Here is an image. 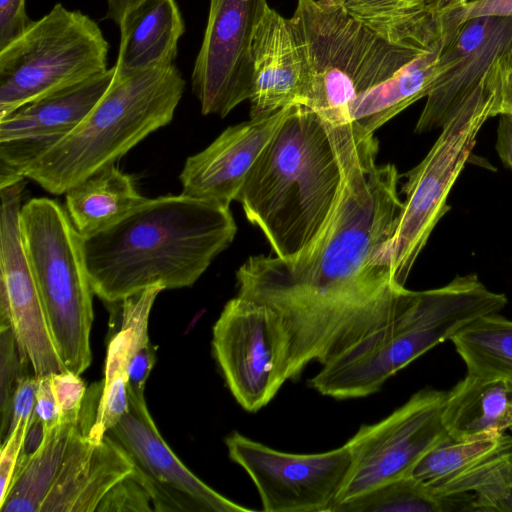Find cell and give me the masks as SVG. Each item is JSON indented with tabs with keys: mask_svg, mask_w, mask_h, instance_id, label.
Listing matches in <instances>:
<instances>
[{
	"mask_svg": "<svg viewBox=\"0 0 512 512\" xmlns=\"http://www.w3.org/2000/svg\"><path fill=\"white\" fill-rule=\"evenodd\" d=\"M467 368L478 377H512V320L485 315L451 339Z\"/></svg>",
	"mask_w": 512,
	"mask_h": 512,
	"instance_id": "28",
	"label": "cell"
},
{
	"mask_svg": "<svg viewBox=\"0 0 512 512\" xmlns=\"http://www.w3.org/2000/svg\"><path fill=\"white\" fill-rule=\"evenodd\" d=\"M212 350L231 394L248 412L265 407L287 381V343L278 315L237 295L212 329Z\"/></svg>",
	"mask_w": 512,
	"mask_h": 512,
	"instance_id": "12",
	"label": "cell"
},
{
	"mask_svg": "<svg viewBox=\"0 0 512 512\" xmlns=\"http://www.w3.org/2000/svg\"><path fill=\"white\" fill-rule=\"evenodd\" d=\"M150 494L136 473L122 479L103 497L97 512L153 511Z\"/></svg>",
	"mask_w": 512,
	"mask_h": 512,
	"instance_id": "32",
	"label": "cell"
},
{
	"mask_svg": "<svg viewBox=\"0 0 512 512\" xmlns=\"http://www.w3.org/2000/svg\"><path fill=\"white\" fill-rule=\"evenodd\" d=\"M65 195L67 213L83 237L114 225L148 199L115 164L99 169Z\"/></svg>",
	"mask_w": 512,
	"mask_h": 512,
	"instance_id": "26",
	"label": "cell"
},
{
	"mask_svg": "<svg viewBox=\"0 0 512 512\" xmlns=\"http://www.w3.org/2000/svg\"><path fill=\"white\" fill-rule=\"evenodd\" d=\"M156 354L150 342L138 346L132 354L128 366V391L144 396L146 381L155 364Z\"/></svg>",
	"mask_w": 512,
	"mask_h": 512,
	"instance_id": "35",
	"label": "cell"
},
{
	"mask_svg": "<svg viewBox=\"0 0 512 512\" xmlns=\"http://www.w3.org/2000/svg\"><path fill=\"white\" fill-rule=\"evenodd\" d=\"M24 251L48 326L67 370L81 375L91 364L92 295L83 236L67 210L49 198H33L20 210Z\"/></svg>",
	"mask_w": 512,
	"mask_h": 512,
	"instance_id": "8",
	"label": "cell"
},
{
	"mask_svg": "<svg viewBox=\"0 0 512 512\" xmlns=\"http://www.w3.org/2000/svg\"><path fill=\"white\" fill-rule=\"evenodd\" d=\"M115 69L133 72L175 65L185 24L176 0H141L118 25Z\"/></svg>",
	"mask_w": 512,
	"mask_h": 512,
	"instance_id": "23",
	"label": "cell"
},
{
	"mask_svg": "<svg viewBox=\"0 0 512 512\" xmlns=\"http://www.w3.org/2000/svg\"><path fill=\"white\" fill-rule=\"evenodd\" d=\"M24 179L0 185V313L8 314L35 376L67 371L44 313L24 251L19 215Z\"/></svg>",
	"mask_w": 512,
	"mask_h": 512,
	"instance_id": "17",
	"label": "cell"
},
{
	"mask_svg": "<svg viewBox=\"0 0 512 512\" xmlns=\"http://www.w3.org/2000/svg\"><path fill=\"white\" fill-rule=\"evenodd\" d=\"M427 486L439 497L468 495L472 511L512 512V447Z\"/></svg>",
	"mask_w": 512,
	"mask_h": 512,
	"instance_id": "27",
	"label": "cell"
},
{
	"mask_svg": "<svg viewBox=\"0 0 512 512\" xmlns=\"http://www.w3.org/2000/svg\"><path fill=\"white\" fill-rule=\"evenodd\" d=\"M236 232L230 207L182 193L147 199L114 225L83 237L92 290L113 304L153 286L190 287Z\"/></svg>",
	"mask_w": 512,
	"mask_h": 512,
	"instance_id": "2",
	"label": "cell"
},
{
	"mask_svg": "<svg viewBox=\"0 0 512 512\" xmlns=\"http://www.w3.org/2000/svg\"><path fill=\"white\" fill-rule=\"evenodd\" d=\"M31 374H34L31 361L16 336L10 317L0 315L1 443L10 426L15 392L20 381Z\"/></svg>",
	"mask_w": 512,
	"mask_h": 512,
	"instance_id": "31",
	"label": "cell"
},
{
	"mask_svg": "<svg viewBox=\"0 0 512 512\" xmlns=\"http://www.w3.org/2000/svg\"><path fill=\"white\" fill-rule=\"evenodd\" d=\"M114 74L113 66L1 118L0 177L22 176L28 165L76 128L108 90Z\"/></svg>",
	"mask_w": 512,
	"mask_h": 512,
	"instance_id": "18",
	"label": "cell"
},
{
	"mask_svg": "<svg viewBox=\"0 0 512 512\" xmlns=\"http://www.w3.org/2000/svg\"><path fill=\"white\" fill-rule=\"evenodd\" d=\"M31 22L26 0H0V49L23 33Z\"/></svg>",
	"mask_w": 512,
	"mask_h": 512,
	"instance_id": "34",
	"label": "cell"
},
{
	"mask_svg": "<svg viewBox=\"0 0 512 512\" xmlns=\"http://www.w3.org/2000/svg\"><path fill=\"white\" fill-rule=\"evenodd\" d=\"M266 0H210L207 24L191 75L203 115L225 117L248 100L252 44Z\"/></svg>",
	"mask_w": 512,
	"mask_h": 512,
	"instance_id": "14",
	"label": "cell"
},
{
	"mask_svg": "<svg viewBox=\"0 0 512 512\" xmlns=\"http://www.w3.org/2000/svg\"><path fill=\"white\" fill-rule=\"evenodd\" d=\"M225 443L231 460L255 484L265 512H333L352 466L346 444L322 453L295 454L238 432Z\"/></svg>",
	"mask_w": 512,
	"mask_h": 512,
	"instance_id": "13",
	"label": "cell"
},
{
	"mask_svg": "<svg viewBox=\"0 0 512 512\" xmlns=\"http://www.w3.org/2000/svg\"><path fill=\"white\" fill-rule=\"evenodd\" d=\"M313 2H316V3H319V2H322V1H325V0H312Z\"/></svg>",
	"mask_w": 512,
	"mask_h": 512,
	"instance_id": "41",
	"label": "cell"
},
{
	"mask_svg": "<svg viewBox=\"0 0 512 512\" xmlns=\"http://www.w3.org/2000/svg\"><path fill=\"white\" fill-rule=\"evenodd\" d=\"M307 81L305 49L293 20L268 6L252 44L250 118L301 105Z\"/></svg>",
	"mask_w": 512,
	"mask_h": 512,
	"instance_id": "20",
	"label": "cell"
},
{
	"mask_svg": "<svg viewBox=\"0 0 512 512\" xmlns=\"http://www.w3.org/2000/svg\"><path fill=\"white\" fill-rule=\"evenodd\" d=\"M35 414L43 427L53 426L59 419V409L52 391L50 375L38 377Z\"/></svg>",
	"mask_w": 512,
	"mask_h": 512,
	"instance_id": "36",
	"label": "cell"
},
{
	"mask_svg": "<svg viewBox=\"0 0 512 512\" xmlns=\"http://www.w3.org/2000/svg\"><path fill=\"white\" fill-rule=\"evenodd\" d=\"M506 304L505 294L491 291L475 274L458 275L434 289L409 290L387 325L323 365L309 385L335 399L376 393L418 357Z\"/></svg>",
	"mask_w": 512,
	"mask_h": 512,
	"instance_id": "5",
	"label": "cell"
},
{
	"mask_svg": "<svg viewBox=\"0 0 512 512\" xmlns=\"http://www.w3.org/2000/svg\"><path fill=\"white\" fill-rule=\"evenodd\" d=\"M52 391L60 415H79L86 397V386L77 375L69 370L50 375Z\"/></svg>",
	"mask_w": 512,
	"mask_h": 512,
	"instance_id": "33",
	"label": "cell"
},
{
	"mask_svg": "<svg viewBox=\"0 0 512 512\" xmlns=\"http://www.w3.org/2000/svg\"><path fill=\"white\" fill-rule=\"evenodd\" d=\"M452 497H439L412 476L378 486L337 504L333 512H442L457 509Z\"/></svg>",
	"mask_w": 512,
	"mask_h": 512,
	"instance_id": "30",
	"label": "cell"
},
{
	"mask_svg": "<svg viewBox=\"0 0 512 512\" xmlns=\"http://www.w3.org/2000/svg\"><path fill=\"white\" fill-rule=\"evenodd\" d=\"M109 44L90 16L61 3L0 49V119L108 69Z\"/></svg>",
	"mask_w": 512,
	"mask_h": 512,
	"instance_id": "9",
	"label": "cell"
},
{
	"mask_svg": "<svg viewBox=\"0 0 512 512\" xmlns=\"http://www.w3.org/2000/svg\"><path fill=\"white\" fill-rule=\"evenodd\" d=\"M291 19L308 63L301 105L321 119L338 154L349 155L374 138L363 139L352 127L356 104L437 39L424 47L392 44L350 17L337 0H298Z\"/></svg>",
	"mask_w": 512,
	"mask_h": 512,
	"instance_id": "4",
	"label": "cell"
},
{
	"mask_svg": "<svg viewBox=\"0 0 512 512\" xmlns=\"http://www.w3.org/2000/svg\"><path fill=\"white\" fill-rule=\"evenodd\" d=\"M129 408L105 435L129 455L134 472L148 490L153 511L249 512L221 495L173 453L159 433L145 396L128 391Z\"/></svg>",
	"mask_w": 512,
	"mask_h": 512,
	"instance_id": "15",
	"label": "cell"
},
{
	"mask_svg": "<svg viewBox=\"0 0 512 512\" xmlns=\"http://www.w3.org/2000/svg\"><path fill=\"white\" fill-rule=\"evenodd\" d=\"M498 92L473 98L441 127L424 159L408 173L405 198L380 265L393 282H405L436 224L449 211L448 195L469 159L486 120L492 117Z\"/></svg>",
	"mask_w": 512,
	"mask_h": 512,
	"instance_id": "10",
	"label": "cell"
},
{
	"mask_svg": "<svg viewBox=\"0 0 512 512\" xmlns=\"http://www.w3.org/2000/svg\"><path fill=\"white\" fill-rule=\"evenodd\" d=\"M446 400L447 391L425 388L381 421L362 425L345 443L352 466L337 504L411 476L419 460L450 435L443 419Z\"/></svg>",
	"mask_w": 512,
	"mask_h": 512,
	"instance_id": "11",
	"label": "cell"
},
{
	"mask_svg": "<svg viewBox=\"0 0 512 512\" xmlns=\"http://www.w3.org/2000/svg\"><path fill=\"white\" fill-rule=\"evenodd\" d=\"M293 106L230 126L204 150L188 157L179 176L181 193L230 207L249 171Z\"/></svg>",
	"mask_w": 512,
	"mask_h": 512,
	"instance_id": "19",
	"label": "cell"
},
{
	"mask_svg": "<svg viewBox=\"0 0 512 512\" xmlns=\"http://www.w3.org/2000/svg\"><path fill=\"white\" fill-rule=\"evenodd\" d=\"M512 447L506 432L489 430L471 436L449 435L430 449L416 464L411 476L426 485L449 479L491 456Z\"/></svg>",
	"mask_w": 512,
	"mask_h": 512,
	"instance_id": "29",
	"label": "cell"
},
{
	"mask_svg": "<svg viewBox=\"0 0 512 512\" xmlns=\"http://www.w3.org/2000/svg\"><path fill=\"white\" fill-rule=\"evenodd\" d=\"M462 22L459 11L456 19L439 39L398 75L356 104L351 113V125L362 138L374 137L378 128L416 101L427 97L440 73L441 54L458 32Z\"/></svg>",
	"mask_w": 512,
	"mask_h": 512,
	"instance_id": "24",
	"label": "cell"
},
{
	"mask_svg": "<svg viewBox=\"0 0 512 512\" xmlns=\"http://www.w3.org/2000/svg\"><path fill=\"white\" fill-rule=\"evenodd\" d=\"M378 145L341 162L344 182L318 240L292 259L256 255L236 273L239 296L270 307L287 343V378L321 366L387 325L402 285L381 267L402 209L395 165L376 164Z\"/></svg>",
	"mask_w": 512,
	"mask_h": 512,
	"instance_id": "1",
	"label": "cell"
},
{
	"mask_svg": "<svg viewBox=\"0 0 512 512\" xmlns=\"http://www.w3.org/2000/svg\"><path fill=\"white\" fill-rule=\"evenodd\" d=\"M353 19L385 39L424 47L438 39L465 0H337Z\"/></svg>",
	"mask_w": 512,
	"mask_h": 512,
	"instance_id": "21",
	"label": "cell"
},
{
	"mask_svg": "<svg viewBox=\"0 0 512 512\" xmlns=\"http://www.w3.org/2000/svg\"><path fill=\"white\" fill-rule=\"evenodd\" d=\"M344 167L315 112L294 105L237 196L275 256L292 259L318 240L337 207Z\"/></svg>",
	"mask_w": 512,
	"mask_h": 512,
	"instance_id": "3",
	"label": "cell"
},
{
	"mask_svg": "<svg viewBox=\"0 0 512 512\" xmlns=\"http://www.w3.org/2000/svg\"><path fill=\"white\" fill-rule=\"evenodd\" d=\"M501 114H512V47L499 61L498 97L492 117Z\"/></svg>",
	"mask_w": 512,
	"mask_h": 512,
	"instance_id": "37",
	"label": "cell"
},
{
	"mask_svg": "<svg viewBox=\"0 0 512 512\" xmlns=\"http://www.w3.org/2000/svg\"><path fill=\"white\" fill-rule=\"evenodd\" d=\"M460 14L463 22L478 17H512V0H466Z\"/></svg>",
	"mask_w": 512,
	"mask_h": 512,
	"instance_id": "38",
	"label": "cell"
},
{
	"mask_svg": "<svg viewBox=\"0 0 512 512\" xmlns=\"http://www.w3.org/2000/svg\"><path fill=\"white\" fill-rule=\"evenodd\" d=\"M141 0H107L106 18L120 24L124 15Z\"/></svg>",
	"mask_w": 512,
	"mask_h": 512,
	"instance_id": "40",
	"label": "cell"
},
{
	"mask_svg": "<svg viewBox=\"0 0 512 512\" xmlns=\"http://www.w3.org/2000/svg\"><path fill=\"white\" fill-rule=\"evenodd\" d=\"M512 47V17L462 22L444 48L440 73L427 95L416 133L441 128L469 100L498 91L499 61Z\"/></svg>",
	"mask_w": 512,
	"mask_h": 512,
	"instance_id": "16",
	"label": "cell"
},
{
	"mask_svg": "<svg viewBox=\"0 0 512 512\" xmlns=\"http://www.w3.org/2000/svg\"><path fill=\"white\" fill-rule=\"evenodd\" d=\"M499 116L495 147L502 163L512 169V114Z\"/></svg>",
	"mask_w": 512,
	"mask_h": 512,
	"instance_id": "39",
	"label": "cell"
},
{
	"mask_svg": "<svg viewBox=\"0 0 512 512\" xmlns=\"http://www.w3.org/2000/svg\"><path fill=\"white\" fill-rule=\"evenodd\" d=\"M133 470L127 452L108 435L94 441L81 416H59L53 426L43 427L38 447L18 458L0 511H96Z\"/></svg>",
	"mask_w": 512,
	"mask_h": 512,
	"instance_id": "7",
	"label": "cell"
},
{
	"mask_svg": "<svg viewBox=\"0 0 512 512\" xmlns=\"http://www.w3.org/2000/svg\"><path fill=\"white\" fill-rule=\"evenodd\" d=\"M185 85L175 65L133 72L115 69L108 90L93 109L66 137L28 165L22 176L51 194L66 193L169 124Z\"/></svg>",
	"mask_w": 512,
	"mask_h": 512,
	"instance_id": "6",
	"label": "cell"
},
{
	"mask_svg": "<svg viewBox=\"0 0 512 512\" xmlns=\"http://www.w3.org/2000/svg\"><path fill=\"white\" fill-rule=\"evenodd\" d=\"M443 419L453 437L489 430L512 433V377L467 374L447 391Z\"/></svg>",
	"mask_w": 512,
	"mask_h": 512,
	"instance_id": "25",
	"label": "cell"
},
{
	"mask_svg": "<svg viewBox=\"0 0 512 512\" xmlns=\"http://www.w3.org/2000/svg\"><path fill=\"white\" fill-rule=\"evenodd\" d=\"M161 291L160 287H150L120 302L121 328L108 345L105 378L95 420L88 432L94 441H101L129 408V361L137 346L149 339L148 319Z\"/></svg>",
	"mask_w": 512,
	"mask_h": 512,
	"instance_id": "22",
	"label": "cell"
}]
</instances>
